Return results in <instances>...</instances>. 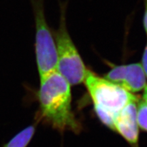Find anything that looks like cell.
Masks as SVG:
<instances>
[{
  "label": "cell",
  "mask_w": 147,
  "mask_h": 147,
  "mask_svg": "<svg viewBox=\"0 0 147 147\" xmlns=\"http://www.w3.org/2000/svg\"><path fill=\"white\" fill-rule=\"evenodd\" d=\"M137 120L139 128L147 131V103L143 100L138 102Z\"/></svg>",
  "instance_id": "8"
},
{
  "label": "cell",
  "mask_w": 147,
  "mask_h": 147,
  "mask_svg": "<svg viewBox=\"0 0 147 147\" xmlns=\"http://www.w3.org/2000/svg\"><path fill=\"white\" fill-rule=\"evenodd\" d=\"M143 91H144V93H143V99L142 100L144 101V102H146L147 103V84L146 86L145 87L144 89L143 90Z\"/></svg>",
  "instance_id": "11"
},
{
  "label": "cell",
  "mask_w": 147,
  "mask_h": 147,
  "mask_svg": "<svg viewBox=\"0 0 147 147\" xmlns=\"http://www.w3.org/2000/svg\"><path fill=\"white\" fill-rule=\"evenodd\" d=\"M40 80L38 101L41 117L61 131H79L80 126L71 109L70 84L57 70Z\"/></svg>",
  "instance_id": "1"
},
{
  "label": "cell",
  "mask_w": 147,
  "mask_h": 147,
  "mask_svg": "<svg viewBox=\"0 0 147 147\" xmlns=\"http://www.w3.org/2000/svg\"><path fill=\"white\" fill-rule=\"evenodd\" d=\"M36 63L40 78L57 70V53L54 34L46 21L42 1L34 3Z\"/></svg>",
  "instance_id": "4"
},
{
  "label": "cell",
  "mask_w": 147,
  "mask_h": 147,
  "mask_svg": "<svg viewBox=\"0 0 147 147\" xmlns=\"http://www.w3.org/2000/svg\"><path fill=\"white\" fill-rule=\"evenodd\" d=\"M95 111L105 125L114 130L116 119L121 110L137 97L124 88L97 76L88 69L84 81Z\"/></svg>",
  "instance_id": "2"
},
{
  "label": "cell",
  "mask_w": 147,
  "mask_h": 147,
  "mask_svg": "<svg viewBox=\"0 0 147 147\" xmlns=\"http://www.w3.org/2000/svg\"><path fill=\"white\" fill-rule=\"evenodd\" d=\"M140 64L141 65H142V69L144 71V74L145 75H146L147 79V43L144 47V51H143L142 60H141Z\"/></svg>",
  "instance_id": "9"
},
{
  "label": "cell",
  "mask_w": 147,
  "mask_h": 147,
  "mask_svg": "<svg viewBox=\"0 0 147 147\" xmlns=\"http://www.w3.org/2000/svg\"><path fill=\"white\" fill-rule=\"evenodd\" d=\"M104 78L134 94L143 91L147 84L146 75L140 63L113 66Z\"/></svg>",
  "instance_id": "5"
},
{
  "label": "cell",
  "mask_w": 147,
  "mask_h": 147,
  "mask_svg": "<svg viewBox=\"0 0 147 147\" xmlns=\"http://www.w3.org/2000/svg\"><path fill=\"white\" fill-rule=\"evenodd\" d=\"M145 3V8H144V16H143V26L145 32L147 35V0H144Z\"/></svg>",
  "instance_id": "10"
},
{
  "label": "cell",
  "mask_w": 147,
  "mask_h": 147,
  "mask_svg": "<svg viewBox=\"0 0 147 147\" xmlns=\"http://www.w3.org/2000/svg\"><path fill=\"white\" fill-rule=\"evenodd\" d=\"M36 131L34 125L27 127L19 131L3 147H27Z\"/></svg>",
  "instance_id": "7"
},
{
  "label": "cell",
  "mask_w": 147,
  "mask_h": 147,
  "mask_svg": "<svg viewBox=\"0 0 147 147\" xmlns=\"http://www.w3.org/2000/svg\"><path fill=\"white\" fill-rule=\"evenodd\" d=\"M138 100L128 103L117 116L114 130L117 131L133 146H137L139 138V126L137 120Z\"/></svg>",
  "instance_id": "6"
},
{
  "label": "cell",
  "mask_w": 147,
  "mask_h": 147,
  "mask_svg": "<svg viewBox=\"0 0 147 147\" xmlns=\"http://www.w3.org/2000/svg\"><path fill=\"white\" fill-rule=\"evenodd\" d=\"M57 53V71L71 86L84 83L88 69L66 27L61 15L59 27L54 34Z\"/></svg>",
  "instance_id": "3"
}]
</instances>
